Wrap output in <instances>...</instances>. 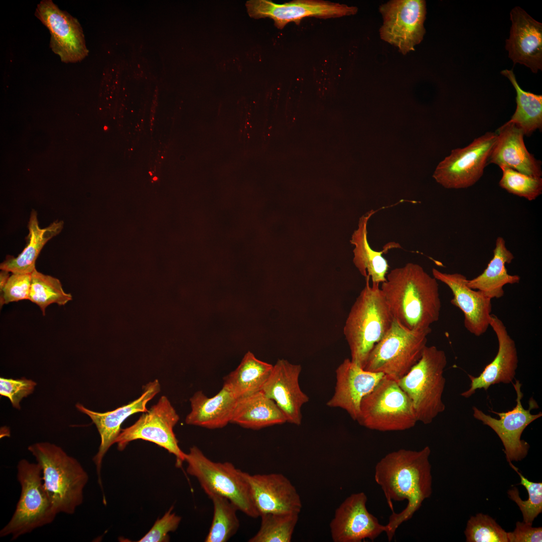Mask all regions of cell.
Instances as JSON below:
<instances>
[{
    "label": "cell",
    "mask_w": 542,
    "mask_h": 542,
    "mask_svg": "<svg viewBox=\"0 0 542 542\" xmlns=\"http://www.w3.org/2000/svg\"><path fill=\"white\" fill-rule=\"evenodd\" d=\"M179 417L166 396L144 413L131 426L121 429L115 443L122 451L131 441L143 440L154 443L167 450L176 458L180 467L185 460L186 453L178 445L173 428Z\"/></svg>",
    "instance_id": "30bf717a"
},
{
    "label": "cell",
    "mask_w": 542,
    "mask_h": 542,
    "mask_svg": "<svg viewBox=\"0 0 542 542\" xmlns=\"http://www.w3.org/2000/svg\"><path fill=\"white\" fill-rule=\"evenodd\" d=\"M273 365L247 351L237 368L224 378L223 386L237 399L262 390Z\"/></svg>",
    "instance_id": "f546056e"
},
{
    "label": "cell",
    "mask_w": 542,
    "mask_h": 542,
    "mask_svg": "<svg viewBox=\"0 0 542 542\" xmlns=\"http://www.w3.org/2000/svg\"><path fill=\"white\" fill-rule=\"evenodd\" d=\"M367 497L363 492L348 496L336 509L330 523L334 542L372 541L386 532V526L367 510Z\"/></svg>",
    "instance_id": "2e32d148"
},
{
    "label": "cell",
    "mask_w": 542,
    "mask_h": 542,
    "mask_svg": "<svg viewBox=\"0 0 542 542\" xmlns=\"http://www.w3.org/2000/svg\"><path fill=\"white\" fill-rule=\"evenodd\" d=\"M501 74L507 77L515 90L516 108L511 119L524 135L530 136L542 128V95L523 90L519 85L512 70L505 69Z\"/></svg>",
    "instance_id": "4dcf8cb0"
},
{
    "label": "cell",
    "mask_w": 542,
    "mask_h": 542,
    "mask_svg": "<svg viewBox=\"0 0 542 542\" xmlns=\"http://www.w3.org/2000/svg\"><path fill=\"white\" fill-rule=\"evenodd\" d=\"M173 507L164 516L156 520L151 529L138 541L167 542L170 538L168 533L175 531L178 527L181 517L172 512Z\"/></svg>",
    "instance_id": "ab89813d"
},
{
    "label": "cell",
    "mask_w": 542,
    "mask_h": 542,
    "mask_svg": "<svg viewBox=\"0 0 542 542\" xmlns=\"http://www.w3.org/2000/svg\"><path fill=\"white\" fill-rule=\"evenodd\" d=\"M431 449H401L382 457L375 467L374 479L392 511L386 524L388 541L403 522L412 518L432 493Z\"/></svg>",
    "instance_id": "6da1fadb"
},
{
    "label": "cell",
    "mask_w": 542,
    "mask_h": 542,
    "mask_svg": "<svg viewBox=\"0 0 542 542\" xmlns=\"http://www.w3.org/2000/svg\"><path fill=\"white\" fill-rule=\"evenodd\" d=\"M431 331L410 330L394 319L389 330L370 352L363 369L397 381L421 359Z\"/></svg>",
    "instance_id": "9c48e42d"
},
{
    "label": "cell",
    "mask_w": 542,
    "mask_h": 542,
    "mask_svg": "<svg viewBox=\"0 0 542 542\" xmlns=\"http://www.w3.org/2000/svg\"><path fill=\"white\" fill-rule=\"evenodd\" d=\"M497 137L487 132L468 146L452 151L437 167L433 178L447 189H464L475 184L482 176Z\"/></svg>",
    "instance_id": "8fae6325"
},
{
    "label": "cell",
    "mask_w": 542,
    "mask_h": 542,
    "mask_svg": "<svg viewBox=\"0 0 542 542\" xmlns=\"http://www.w3.org/2000/svg\"><path fill=\"white\" fill-rule=\"evenodd\" d=\"M508 463L519 475L520 478L519 484L526 489L528 499L522 500L516 487H513L508 490V497L518 505L522 514L523 521L532 524L535 518L542 512V483L529 481L512 462Z\"/></svg>",
    "instance_id": "e575fe53"
},
{
    "label": "cell",
    "mask_w": 542,
    "mask_h": 542,
    "mask_svg": "<svg viewBox=\"0 0 542 542\" xmlns=\"http://www.w3.org/2000/svg\"><path fill=\"white\" fill-rule=\"evenodd\" d=\"M301 370L299 364L279 359L261 390L275 402L287 422L297 426L302 423L301 408L309 400L299 385Z\"/></svg>",
    "instance_id": "d6986e66"
},
{
    "label": "cell",
    "mask_w": 542,
    "mask_h": 542,
    "mask_svg": "<svg viewBox=\"0 0 542 542\" xmlns=\"http://www.w3.org/2000/svg\"><path fill=\"white\" fill-rule=\"evenodd\" d=\"M159 381L155 379L143 387L141 395L128 404L105 413L94 412L77 403L76 407L80 412L88 416L96 426L99 433L101 442L97 454L93 460L96 467L99 484L101 485L100 470L103 458L109 448L115 443L121 432L122 423L130 416L148 411L146 406L160 391Z\"/></svg>",
    "instance_id": "e0dca14e"
},
{
    "label": "cell",
    "mask_w": 542,
    "mask_h": 542,
    "mask_svg": "<svg viewBox=\"0 0 542 542\" xmlns=\"http://www.w3.org/2000/svg\"><path fill=\"white\" fill-rule=\"evenodd\" d=\"M21 495L11 519L0 531V536L14 540L52 523L57 513L45 489L40 465L23 459L17 464Z\"/></svg>",
    "instance_id": "52a82bcc"
},
{
    "label": "cell",
    "mask_w": 542,
    "mask_h": 542,
    "mask_svg": "<svg viewBox=\"0 0 542 542\" xmlns=\"http://www.w3.org/2000/svg\"><path fill=\"white\" fill-rule=\"evenodd\" d=\"M213 505V516L205 542H226L237 532L240 522L236 506L226 498L217 494L208 496Z\"/></svg>",
    "instance_id": "1f68e13d"
},
{
    "label": "cell",
    "mask_w": 542,
    "mask_h": 542,
    "mask_svg": "<svg viewBox=\"0 0 542 542\" xmlns=\"http://www.w3.org/2000/svg\"><path fill=\"white\" fill-rule=\"evenodd\" d=\"M511 26L505 49L514 64L519 63L536 73L542 70V24L515 7L510 13Z\"/></svg>",
    "instance_id": "7402d4cb"
},
{
    "label": "cell",
    "mask_w": 542,
    "mask_h": 542,
    "mask_svg": "<svg viewBox=\"0 0 542 542\" xmlns=\"http://www.w3.org/2000/svg\"><path fill=\"white\" fill-rule=\"evenodd\" d=\"M255 506L259 514L300 513L302 503L291 481L281 473L254 474L245 472Z\"/></svg>",
    "instance_id": "44dd1931"
},
{
    "label": "cell",
    "mask_w": 542,
    "mask_h": 542,
    "mask_svg": "<svg viewBox=\"0 0 542 542\" xmlns=\"http://www.w3.org/2000/svg\"><path fill=\"white\" fill-rule=\"evenodd\" d=\"M36 384V382L25 377H1L0 394L8 398L14 408L20 409V401L34 391Z\"/></svg>",
    "instance_id": "f35d334b"
},
{
    "label": "cell",
    "mask_w": 542,
    "mask_h": 542,
    "mask_svg": "<svg viewBox=\"0 0 542 542\" xmlns=\"http://www.w3.org/2000/svg\"><path fill=\"white\" fill-rule=\"evenodd\" d=\"M297 513H266L260 515V526L249 542H290L299 519Z\"/></svg>",
    "instance_id": "836d02e7"
},
{
    "label": "cell",
    "mask_w": 542,
    "mask_h": 542,
    "mask_svg": "<svg viewBox=\"0 0 542 542\" xmlns=\"http://www.w3.org/2000/svg\"><path fill=\"white\" fill-rule=\"evenodd\" d=\"M72 299L71 294L64 292L59 279L36 269L31 274L29 300L40 307L44 316L47 307L51 304L64 306Z\"/></svg>",
    "instance_id": "d6a6232c"
},
{
    "label": "cell",
    "mask_w": 542,
    "mask_h": 542,
    "mask_svg": "<svg viewBox=\"0 0 542 542\" xmlns=\"http://www.w3.org/2000/svg\"><path fill=\"white\" fill-rule=\"evenodd\" d=\"M383 19L381 38L405 55L415 50L425 33L426 2L422 0L391 1L379 8Z\"/></svg>",
    "instance_id": "4fadbf2b"
},
{
    "label": "cell",
    "mask_w": 542,
    "mask_h": 542,
    "mask_svg": "<svg viewBox=\"0 0 542 542\" xmlns=\"http://www.w3.org/2000/svg\"><path fill=\"white\" fill-rule=\"evenodd\" d=\"M489 163L500 168H509L526 175L541 177V163L530 154L525 146L522 130L513 123L507 122L496 132Z\"/></svg>",
    "instance_id": "cb8c5ba5"
},
{
    "label": "cell",
    "mask_w": 542,
    "mask_h": 542,
    "mask_svg": "<svg viewBox=\"0 0 542 542\" xmlns=\"http://www.w3.org/2000/svg\"><path fill=\"white\" fill-rule=\"evenodd\" d=\"M9 273L10 272L7 270H1L0 273V291L2 290L8 281L10 276Z\"/></svg>",
    "instance_id": "b9f144b4"
},
{
    "label": "cell",
    "mask_w": 542,
    "mask_h": 542,
    "mask_svg": "<svg viewBox=\"0 0 542 542\" xmlns=\"http://www.w3.org/2000/svg\"><path fill=\"white\" fill-rule=\"evenodd\" d=\"M467 542H508L507 532L489 515L471 516L464 531Z\"/></svg>",
    "instance_id": "d590c367"
},
{
    "label": "cell",
    "mask_w": 542,
    "mask_h": 542,
    "mask_svg": "<svg viewBox=\"0 0 542 542\" xmlns=\"http://www.w3.org/2000/svg\"><path fill=\"white\" fill-rule=\"evenodd\" d=\"M511 383L516 394V404L512 410L506 412L498 413L492 410L491 412L497 415L499 419L485 414L476 406L472 408L474 418L489 427L500 438L508 463L521 461L527 455L529 445L521 440V435L530 424L542 416L541 412L536 414H531V409L538 408L532 398L529 400L528 409L523 407L521 403L523 396L521 389L522 384L518 380Z\"/></svg>",
    "instance_id": "7c38bea8"
},
{
    "label": "cell",
    "mask_w": 542,
    "mask_h": 542,
    "mask_svg": "<svg viewBox=\"0 0 542 542\" xmlns=\"http://www.w3.org/2000/svg\"><path fill=\"white\" fill-rule=\"evenodd\" d=\"M380 287L394 318L410 330L432 331L440 318L437 280L419 264L409 262L388 273Z\"/></svg>",
    "instance_id": "7a4b0ae2"
},
{
    "label": "cell",
    "mask_w": 542,
    "mask_h": 542,
    "mask_svg": "<svg viewBox=\"0 0 542 542\" xmlns=\"http://www.w3.org/2000/svg\"><path fill=\"white\" fill-rule=\"evenodd\" d=\"M380 372L365 370L347 358L336 370V385L333 396L327 402L332 408L345 410L357 421L362 398L370 392L384 376Z\"/></svg>",
    "instance_id": "603a6c76"
},
{
    "label": "cell",
    "mask_w": 542,
    "mask_h": 542,
    "mask_svg": "<svg viewBox=\"0 0 542 542\" xmlns=\"http://www.w3.org/2000/svg\"><path fill=\"white\" fill-rule=\"evenodd\" d=\"M356 421L381 432L404 431L418 422L408 396L396 380L386 375L362 398Z\"/></svg>",
    "instance_id": "ba28073f"
},
{
    "label": "cell",
    "mask_w": 542,
    "mask_h": 542,
    "mask_svg": "<svg viewBox=\"0 0 542 542\" xmlns=\"http://www.w3.org/2000/svg\"><path fill=\"white\" fill-rule=\"evenodd\" d=\"M64 222L56 220L45 228L39 226L37 213L31 212L28 228L27 244L17 257L8 256L1 263V270L12 274H32L36 269V260L46 243L63 229Z\"/></svg>",
    "instance_id": "83f0119b"
},
{
    "label": "cell",
    "mask_w": 542,
    "mask_h": 542,
    "mask_svg": "<svg viewBox=\"0 0 542 542\" xmlns=\"http://www.w3.org/2000/svg\"><path fill=\"white\" fill-rule=\"evenodd\" d=\"M490 326L498 340L497 354L478 376L468 375L471 380L470 387L460 394L465 398L470 397L478 389L487 390L492 385L509 384L515 379L518 362L515 341L501 320L493 314L491 315Z\"/></svg>",
    "instance_id": "ffe728a7"
},
{
    "label": "cell",
    "mask_w": 542,
    "mask_h": 542,
    "mask_svg": "<svg viewBox=\"0 0 542 542\" xmlns=\"http://www.w3.org/2000/svg\"><path fill=\"white\" fill-rule=\"evenodd\" d=\"M191 410L187 416L188 425L209 429H220L231 423L237 399L224 386L214 396L208 397L201 391L190 399Z\"/></svg>",
    "instance_id": "d4e9b609"
},
{
    "label": "cell",
    "mask_w": 542,
    "mask_h": 542,
    "mask_svg": "<svg viewBox=\"0 0 542 542\" xmlns=\"http://www.w3.org/2000/svg\"><path fill=\"white\" fill-rule=\"evenodd\" d=\"M432 275L452 291L453 298L451 303L463 312L465 328L477 337L485 333L490 327L492 299L468 287V279L463 274L443 273L433 268Z\"/></svg>",
    "instance_id": "ac0fdd59"
},
{
    "label": "cell",
    "mask_w": 542,
    "mask_h": 542,
    "mask_svg": "<svg viewBox=\"0 0 542 542\" xmlns=\"http://www.w3.org/2000/svg\"><path fill=\"white\" fill-rule=\"evenodd\" d=\"M245 6L250 17L272 19L279 29L291 22L299 25L306 17L335 18L353 15L358 11L356 7L318 0H295L281 5L268 0H250Z\"/></svg>",
    "instance_id": "9a60e30c"
},
{
    "label": "cell",
    "mask_w": 542,
    "mask_h": 542,
    "mask_svg": "<svg viewBox=\"0 0 542 542\" xmlns=\"http://www.w3.org/2000/svg\"><path fill=\"white\" fill-rule=\"evenodd\" d=\"M35 15L49 30L50 47L62 62H78L87 56L83 30L76 18L60 10L51 0L41 1Z\"/></svg>",
    "instance_id": "5bb4252c"
},
{
    "label": "cell",
    "mask_w": 542,
    "mask_h": 542,
    "mask_svg": "<svg viewBox=\"0 0 542 542\" xmlns=\"http://www.w3.org/2000/svg\"><path fill=\"white\" fill-rule=\"evenodd\" d=\"M41 467L45 489L56 512L74 513L83 501L88 475L75 458L60 447L39 442L28 447Z\"/></svg>",
    "instance_id": "3957f363"
},
{
    "label": "cell",
    "mask_w": 542,
    "mask_h": 542,
    "mask_svg": "<svg viewBox=\"0 0 542 542\" xmlns=\"http://www.w3.org/2000/svg\"><path fill=\"white\" fill-rule=\"evenodd\" d=\"M493 252V256L484 270L477 277L467 281L468 287L481 292L491 299L502 297L505 285L518 284L520 280L518 275H511L507 272L505 264L510 263L514 256L507 248L502 237L496 238Z\"/></svg>",
    "instance_id": "4316f807"
},
{
    "label": "cell",
    "mask_w": 542,
    "mask_h": 542,
    "mask_svg": "<svg viewBox=\"0 0 542 542\" xmlns=\"http://www.w3.org/2000/svg\"><path fill=\"white\" fill-rule=\"evenodd\" d=\"M31 274H12L0 291L1 308L11 302L29 300Z\"/></svg>",
    "instance_id": "74e56055"
},
{
    "label": "cell",
    "mask_w": 542,
    "mask_h": 542,
    "mask_svg": "<svg viewBox=\"0 0 542 542\" xmlns=\"http://www.w3.org/2000/svg\"><path fill=\"white\" fill-rule=\"evenodd\" d=\"M185 461L187 463V473L196 478L208 496H222L246 515L252 518L259 516L245 472L231 463L212 461L196 446L192 447L186 453Z\"/></svg>",
    "instance_id": "8992f818"
},
{
    "label": "cell",
    "mask_w": 542,
    "mask_h": 542,
    "mask_svg": "<svg viewBox=\"0 0 542 542\" xmlns=\"http://www.w3.org/2000/svg\"><path fill=\"white\" fill-rule=\"evenodd\" d=\"M532 524L517 521L513 531L507 532L508 542H541V527H533Z\"/></svg>",
    "instance_id": "60d3db41"
},
{
    "label": "cell",
    "mask_w": 542,
    "mask_h": 542,
    "mask_svg": "<svg viewBox=\"0 0 542 542\" xmlns=\"http://www.w3.org/2000/svg\"><path fill=\"white\" fill-rule=\"evenodd\" d=\"M500 169L502 176L499 185L508 192L528 201L535 200L542 193L541 177L529 176L509 168Z\"/></svg>",
    "instance_id": "8d00e7d4"
},
{
    "label": "cell",
    "mask_w": 542,
    "mask_h": 542,
    "mask_svg": "<svg viewBox=\"0 0 542 542\" xmlns=\"http://www.w3.org/2000/svg\"><path fill=\"white\" fill-rule=\"evenodd\" d=\"M286 422L275 402L262 390L237 399L231 420V423L252 430Z\"/></svg>",
    "instance_id": "f1b7e54d"
},
{
    "label": "cell",
    "mask_w": 542,
    "mask_h": 542,
    "mask_svg": "<svg viewBox=\"0 0 542 542\" xmlns=\"http://www.w3.org/2000/svg\"><path fill=\"white\" fill-rule=\"evenodd\" d=\"M375 212L371 210L360 218L358 228L354 231L350 242L354 246L353 261L355 266L363 277L371 279L372 285H379L386 280L389 267L382 254L399 245L390 242L381 251H376L370 247L367 239V223Z\"/></svg>",
    "instance_id": "484cf974"
},
{
    "label": "cell",
    "mask_w": 542,
    "mask_h": 542,
    "mask_svg": "<svg viewBox=\"0 0 542 542\" xmlns=\"http://www.w3.org/2000/svg\"><path fill=\"white\" fill-rule=\"evenodd\" d=\"M447 364L443 350L427 346L419 361L397 381L411 400L418 422L430 424L445 411L442 396Z\"/></svg>",
    "instance_id": "5b68a950"
},
{
    "label": "cell",
    "mask_w": 542,
    "mask_h": 542,
    "mask_svg": "<svg viewBox=\"0 0 542 542\" xmlns=\"http://www.w3.org/2000/svg\"><path fill=\"white\" fill-rule=\"evenodd\" d=\"M352 305L343 329L352 362L363 368L368 355L390 328L394 318L379 285L369 277Z\"/></svg>",
    "instance_id": "277c9868"
}]
</instances>
